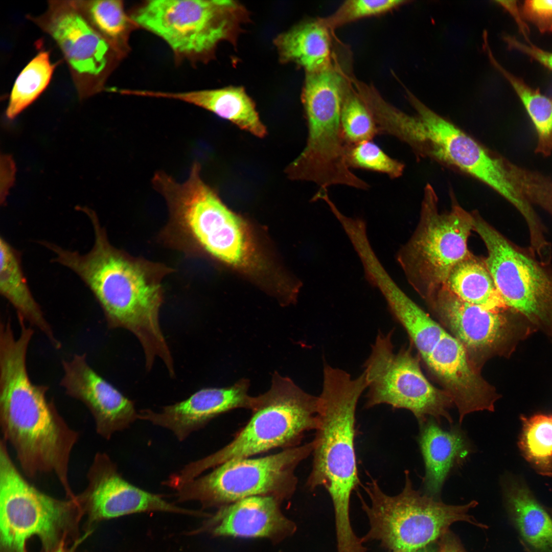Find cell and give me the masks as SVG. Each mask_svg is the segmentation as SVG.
I'll list each match as a JSON object with an SVG mask.
<instances>
[{"instance_id": "6da1fadb", "label": "cell", "mask_w": 552, "mask_h": 552, "mask_svg": "<svg viewBox=\"0 0 552 552\" xmlns=\"http://www.w3.org/2000/svg\"><path fill=\"white\" fill-rule=\"evenodd\" d=\"M84 213L95 237L89 252L80 254L47 241L43 245L54 254V262L72 270L88 287L103 311L108 328L124 329L137 338L147 370L160 358L168 371H173V359L159 321L163 281L173 269L117 248L109 241L96 213L88 209Z\"/></svg>"}, {"instance_id": "7a4b0ae2", "label": "cell", "mask_w": 552, "mask_h": 552, "mask_svg": "<svg viewBox=\"0 0 552 552\" xmlns=\"http://www.w3.org/2000/svg\"><path fill=\"white\" fill-rule=\"evenodd\" d=\"M27 352L20 344L0 351L1 439L13 448L25 476L53 474L66 495L73 498L70 463L80 434L48 399L49 387L31 380Z\"/></svg>"}, {"instance_id": "3957f363", "label": "cell", "mask_w": 552, "mask_h": 552, "mask_svg": "<svg viewBox=\"0 0 552 552\" xmlns=\"http://www.w3.org/2000/svg\"><path fill=\"white\" fill-rule=\"evenodd\" d=\"M153 188L168 206V221L160 234L164 243L189 255L205 254L245 272L261 267L248 224L204 181L199 162L193 163L183 182L163 172L155 178Z\"/></svg>"}, {"instance_id": "277c9868", "label": "cell", "mask_w": 552, "mask_h": 552, "mask_svg": "<svg viewBox=\"0 0 552 552\" xmlns=\"http://www.w3.org/2000/svg\"><path fill=\"white\" fill-rule=\"evenodd\" d=\"M367 388L363 373L353 378L347 372L325 362L318 396V425L313 442V464L307 486L324 487L332 501L336 537L341 540L355 533L351 524V495L359 484L354 440L356 410Z\"/></svg>"}, {"instance_id": "5b68a950", "label": "cell", "mask_w": 552, "mask_h": 552, "mask_svg": "<svg viewBox=\"0 0 552 552\" xmlns=\"http://www.w3.org/2000/svg\"><path fill=\"white\" fill-rule=\"evenodd\" d=\"M405 91L416 114L394 110L385 122L386 134L405 143L421 157L480 181L505 200L515 194L520 181L519 166L431 109L407 89Z\"/></svg>"}, {"instance_id": "8992f818", "label": "cell", "mask_w": 552, "mask_h": 552, "mask_svg": "<svg viewBox=\"0 0 552 552\" xmlns=\"http://www.w3.org/2000/svg\"><path fill=\"white\" fill-rule=\"evenodd\" d=\"M318 397L307 393L277 373L270 389L254 397L252 415L228 444L181 470L191 480L208 469L232 459L249 457L275 448L297 446L304 433L318 425Z\"/></svg>"}, {"instance_id": "52a82bcc", "label": "cell", "mask_w": 552, "mask_h": 552, "mask_svg": "<svg viewBox=\"0 0 552 552\" xmlns=\"http://www.w3.org/2000/svg\"><path fill=\"white\" fill-rule=\"evenodd\" d=\"M402 492L395 496L385 494L377 481L372 479L364 489L367 504L360 496L370 528L361 538L363 543L376 540L389 552H417L439 540L451 524L465 521L486 528L469 511L477 502L449 505L415 489L408 471Z\"/></svg>"}, {"instance_id": "ba28073f", "label": "cell", "mask_w": 552, "mask_h": 552, "mask_svg": "<svg viewBox=\"0 0 552 552\" xmlns=\"http://www.w3.org/2000/svg\"><path fill=\"white\" fill-rule=\"evenodd\" d=\"M163 39L177 60L207 61L222 41L236 45L249 14L241 4L227 0H151L130 15Z\"/></svg>"}, {"instance_id": "9c48e42d", "label": "cell", "mask_w": 552, "mask_h": 552, "mask_svg": "<svg viewBox=\"0 0 552 552\" xmlns=\"http://www.w3.org/2000/svg\"><path fill=\"white\" fill-rule=\"evenodd\" d=\"M452 198L450 210L441 212L434 188L426 185L417 228L397 254L408 283L427 302L445 286L454 266L471 254L467 242L474 212Z\"/></svg>"}, {"instance_id": "30bf717a", "label": "cell", "mask_w": 552, "mask_h": 552, "mask_svg": "<svg viewBox=\"0 0 552 552\" xmlns=\"http://www.w3.org/2000/svg\"><path fill=\"white\" fill-rule=\"evenodd\" d=\"M313 449L312 441L264 457L230 460L176 489L177 501H197L204 508L218 509L255 496L282 502L293 494L297 483L295 469Z\"/></svg>"}, {"instance_id": "8fae6325", "label": "cell", "mask_w": 552, "mask_h": 552, "mask_svg": "<svg viewBox=\"0 0 552 552\" xmlns=\"http://www.w3.org/2000/svg\"><path fill=\"white\" fill-rule=\"evenodd\" d=\"M473 231L483 240L484 259L504 305L552 339V266L514 243L474 213Z\"/></svg>"}, {"instance_id": "7c38bea8", "label": "cell", "mask_w": 552, "mask_h": 552, "mask_svg": "<svg viewBox=\"0 0 552 552\" xmlns=\"http://www.w3.org/2000/svg\"><path fill=\"white\" fill-rule=\"evenodd\" d=\"M394 330L378 332L364 363L368 390L365 407L387 404L412 412L419 424L431 417L440 424L444 418L452 423L449 409L453 404L444 390L432 385L422 373L410 347L395 351Z\"/></svg>"}, {"instance_id": "4fadbf2b", "label": "cell", "mask_w": 552, "mask_h": 552, "mask_svg": "<svg viewBox=\"0 0 552 552\" xmlns=\"http://www.w3.org/2000/svg\"><path fill=\"white\" fill-rule=\"evenodd\" d=\"M348 83V77L332 62L320 70L306 73L302 100L308 136L305 148L293 163L307 176L331 179L348 170L340 128L341 106Z\"/></svg>"}, {"instance_id": "5bb4252c", "label": "cell", "mask_w": 552, "mask_h": 552, "mask_svg": "<svg viewBox=\"0 0 552 552\" xmlns=\"http://www.w3.org/2000/svg\"><path fill=\"white\" fill-rule=\"evenodd\" d=\"M78 496L68 500L55 498L30 484L11 457L8 445L0 441L1 541L14 552H26L27 540L37 535L49 548L71 514L81 506Z\"/></svg>"}, {"instance_id": "9a60e30c", "label": "cell", "mask_w": 552, "mask_h": 552, "mask_svg": "<svg viewBox=\"0 0 552 552\" xmlns=\"http://www.w3.org/2000/svg\"><path fill=\"white\" fill-rule=\"evenodd\" d=\"M26 17L56 42L80 99L106 89L107 79L123 57L92 27L72 1H49L44 12Z\"/></svg>"}, {"instance_id": "2e32d148", "label": "cell", "mask_w": 552, "mask_h": 552, "mask_svg": "<svg viewBox=\"0 0 552 552\" xmlns=\"http://www.w3.org/2000/svg\"><path fill=\"white\" fill-rule=\"evenodd\" d=\"M427 303L480 372L491 358L510 356L533 326L509 309L494 311L466 302L445 287Z\"/></svg>"}, {"instance_id": "e0dca14e", "label": "cell", "mask_w": 552, "mask_h": 552, "mask_svg": "<svg viewBox=\"0 0 552 552\" xmlns=\"http://www.w3.org/2000/svg\"><path fill=\"white\" fill-rule=\"evenodd\" d=\"M87 485L79 495L91 515L107 519L129 514L162 512L199 515L167 501L159 494L151 493L128 481L119 472L116 464L106 453L98 452L88 470Z\"/></svg>"}, {"instance_id": "ac0fdd59", "label": "cell", "mask_w": 552, "mask_h": 552, "mask_svg": "<svg viewBox=\"0 0 552 552\" xmlns=\"http://www.w3.org/2000/svg\"><path fill=\"white\" fill-rule=\"evenodd\" d=\"M60 385L65 394L82 402L91 413L96 431L105 440L129 428L139 419L135 405L89 365L85 353L62 361Z\"/></svg>"}, {"instance_id": "d6986e66", "label": "cell", "mask_w": 552, "mask_h": 552, "mask_svg": "<svg viewBox=\"0 0 552 552\" xmlns=\"http://www.w3.org/2000/svg\"><path fill=\"white\" fill-rule=\"evenodd\" d=\"M423 360L457 408L460 423L470 413L494 410L499 394L482 378L452 334L445 330Z\"/></svg>"}, {"instance_id": "ffe728a7", "label": "cell", "mask_w": 552, "mask_h": 552, "mask_svg": "<svg viewBox=\"0 0 552 552\" xmlns=\"http://www.w3.org/2000/svg\"><path fill=\"white\" fill-rule=\"evenodd\" d=\"M249 386V381L242 379L228 387L202 388L159 411L141 410L139 419L170 430L181 442L219 415L239 408L251 409L254 397L248 394Z\"/></svg>"}, {"instance_id": "44dd1931", "label": "cell", "mask_w": 552, "mask_h": 552, "mask_svg": "<svg viewBox=\"0 0 552 552\" xmlns=\"http://www.w3.org/2000/svg\"><path fill=\"white\" fill-rule=\"evenodd\" d=\"M282 502L274 497L255 496L221 507L200 531L216 537L266 538L279 542L292 535L295 524L282 512Z\"/></svg>"}, {"instance_id": "7402d4cb", "label": "cell", "mask_w": 552, "mask_h": 552, "mask_svg": "<svg viewBox=\"0 0 552 552\" xmlns=\"http://www.w3.org/2000/svg\"><path fill=\"white\" fill-rule=\"evenodd\" d=\"M420 426L419 443L425 467L423 487L426 494L436 498L449 473L466 461L472 448L457 426L444 430L432 418Z\"/></svg>"}, {"instance_id": "603a6c76", "label": "cell", "mask_w": 552, "mask_h": 552, "mask_svg": "<svg viewBox=\"0 0 552 552\" xmlns=\"http://www.w3.org/2000/svg\"><path fill=\"white\" fill-rule=\"evenodd\" d=\"M143 97L168 98L187 102L227 120L241 129L260 138L267 134L256 105L241 86L184 92L143 90Z\"/></svg>"}, {"instance_id": "cb8c5ba5", "label": "cell", "mask_w": 552, "mask_h": 552, "mask_svg": "<svg viewBox=\"0 0 552 552\" xmlns=\"http://www.w3.org/2000/svg\"><path fill=\"white\" fill-rule=\"evenodd\" d=\"M0 292L16 311L17 317L37 328L55 349L61 348L25 277L20 252L5 238L0 239Z\"/></svg>"}, {"instance_id": "d4e9b609", "label": "cell", "mask_w": 552, "mask_h": 552, "mask_svg": "<svg viewBox=\"0 0 552 552\" xmlns=\"http://www.w3.org/2000/svg\"><path fill=\"white\" fill-rule=\"evenodd\" d=\"M504 498L511 519L528 552H552V516L521 482L510 480Z\"/></svg>"}, {"instance_id": "484cf974", "label": "cell", "mask_w": 552, "mask_h": 552, "mask_svg": "<svg viewBox=\"0 0 552 552\" xmlns=\"http://www.w3.org/2000/svg\"><path fill=\"white\" fill-rule=\"evenodd\" d=\"M330 29L320 18L307 20L279 35L274 40L280 60L293 63L306 73L332 63Z\"/></svg>"}, {"instance_id": "4316f807", "label": "cell", "mask_w": 552, "mask_h": 552, "mask_svg": "<svg viewBox=\"0 0 552 552\" xmlns=\"http://www.w3.org/2000/svg\"><path fill=\"white\" fill-rule=\"evenodd\" d=\"M444 287L466 302L494 311L508 309L484 259L472 254L452 269Z\"/></svg>"}, {"instance_id": "83f0119b", "label": "cell", "mask_w": 552, "mask_h": 552, "mask_svg": "<svg viewBox=\"0 0 552 552\" xmlns=\"http://www.w3.org/2000/svg\"><path fill=\"white\" fill-rule=\"evenodd\" d=\"M74 5L101 36L124 57L130 50L129 39L138 26L119 0H74Z\"/></svg>"}, {"instance_id": "f1b7e54d", "label": "cell", "mask_w": 552, "mask_h": 552, "mask_svg": "<svg viewBox=\"0 0 552 552\" xmlns=\"http://www.w3.org/2000/svg\"><path fill=\"white\" fill-rule=\"evenodd\" d=\"M487 55L492 64L509 81L522 102L537 135L536 152L545 156L550 155L552 152V100L509 73L499 64L492 52Z\"/></svg>"}, {"instance_id": "f546056e", "label": "cell", "mask_w": 552, "mask_h": 552, "mask_svg": "<svg viewBox=\"0 0 552 552\" xmlns=\"http://www.w3.org/2000/svg\"><path fill=\"white\" fill-rule=\"evenodd\" d=\"M57 63L50 61V53L40 51L17 77L11 90L6 116L13 119L32 103L47 88Z\"/></svg>"}, {"instance_id": "4dcf8cb0", "label": "cell", "mask_w": 552, "mask_h": 552, "mask_svg": "<svg viewBox=\"0 0 552 552\" xmlns=\"http://www.w3.org/2000/svg\"><path fill=\"white\" fill-rule=\"evenodd\" d=\"M521 420L520 451L539 474L552 476V415L523 416Z\"/></svg>"}, {"instance_id": "1f68e13d", "label": "cell", "mask_w": 552, "mask_h": 552, "mask_svg": "<svg viewBox=\"0 0 552 552\" xmlns=\"http://www.w3.org/2000/svg\"><path fill=\"white\" fill-rule=\"evenodd\" d=\"M386 303L389 311L405 329L418 350L424 348L441 327L402 289Z\"/></svg>"}, {"instance_id": "d6a6232c", "label": "cell", "mask_w": 552, "mask_h": 552, "mask_svg": "<svg viewBox=\"0 0 552 552\" xmlns=\"http://www.w3.org/2000/svg\"><path fill=\"white\" fill-rule=\"evenodd\" d=\"M340 128L346 145L372 140L379 134L372 114L352 86L349 79L341 106Z\"/></svg>"}, {"instance_id": "836d02e7", "label": "cell", "mask_w": 552, "mask_h": 552, "mask_svg": "<svg viewBox=\"0 0 552 552\" xmlns=\"http://www.w3.org/2000/svg\"><path fill=\"white\" fill-rule=\"evenodd\" d=\"M346 159L349 167L383 173L390 178L401 176L405 165L387 155L372 140L347 145Z\"/></svg>"}, {"instance_id": "e575fe53", "label": "cell", "mask_w": 552, "mask_h": 552, "mask_svg": "<svg viewBox=\"0 0 552 552\" xmlns=\"http://www.w3.org/2000/svg\"><path fill=\"white\" fill-rule=\"evenodd\" d=\"M407 2L402 0H348L331 15L320 19L331 30L359 19L384 14Z\"/></svg>"}, {"instance_id": "d590c367", "label": "cell", "mask_w": 552, "mask_h": 552, "mask_svg": "<svg viewBox=\"0 0 552 552\" xmlns=\"http://www.w3.org/2000/svg\"><path fill=\"white\" fill-rule=\"evenodd\" d=\"M523 8L525 16L541 32H552V1H526Z\"/></svg>"}, {"instance_id": "8d00e7d4", "label": "cell", "mask_w": 552, "mask_h": 552, "mask_svg": "<svg viewBox=\"0 0 552 552\" xmlns=\"http://www.w3.org/2000/svg\"><path fill=\"white\" fill-rule=\"evenodd\" d=\"M505 41L509 45L527 54L552 70V53L542 50L533 45L522 43L511 37H507Z\"/></svg>"}, {"instance_id": "74e56055", "label": "cell", "mask_w": 552, "mask_h": 552, "mask_svg": "<svg viewBox=\"0 0 552 552\" xmlns=\"http://www.w3.org/2000/svg\"><path fill=\"white\" fill-rule=\"evenodd\" d=\"M434 552H466V551L457 538L449 531L439 539L438 549Z\"/></svg>"}, {"instance_id": "f35d334b", "label": "cell", "mask_w": 552, "mask_h": 552, "mask_svg": "<svg viewBox=\"0 0 552 552\" xmlns=\"http://www.w3.org/2000/svg\"><path fill=\"white\" fill-rule=\"evenodd\" d=\"M496 2L503 7H504L507 10H508L512 14V15L515 17V19L517 21L518 23L520 24V27L523 31L526 30V29L525 28V25H524V24H523L519 16V13L517 11V7L516 4H514L515 2V1L514 3H513L514 1H496Z\"/></svg>"}, {"instance_id": "ab89813d", "label": "cell", "mask_w": 552, "mask_h": 552, "mask_svg": "<svg viewBox=\"0 0 552 552\" xmlns=\"http://www.w3.org/2000/svg\"><path fill=\"white\" fill-rule=\"evenodd\" d=\"M427 547H425L424 548L418 550L417 552H434V551H433L431 549H429V548H427Z\"/></svg>"}, {"instance_id": "60d3db41", "label": "cell", "mask_w": 552, "mask_h": 552, "mask_svg": "<svg viewBox=\"0 0 552 552\" xmlns=\"http://www.w3.org/2000/svg\"><path fill=\"white\" fill-rule=\"evenodd\" d=\"M54 552H65V551H64L61 547H60Z\"/></svg>"}, {"instance_id": "b9f144b4", "label": "cell", "mask_w": 552, "mask_h": 552, "mask_svg": "<svg viewBox=\"0 0 552 552\" xmlns=\"http://www.w3.org/2000/svg\"><path fill=\"white\" fill-rule=\"evenodd\" d=\"M550 514H551V516H552V509L550 510Z\"/></svg>"}]
</instances>
